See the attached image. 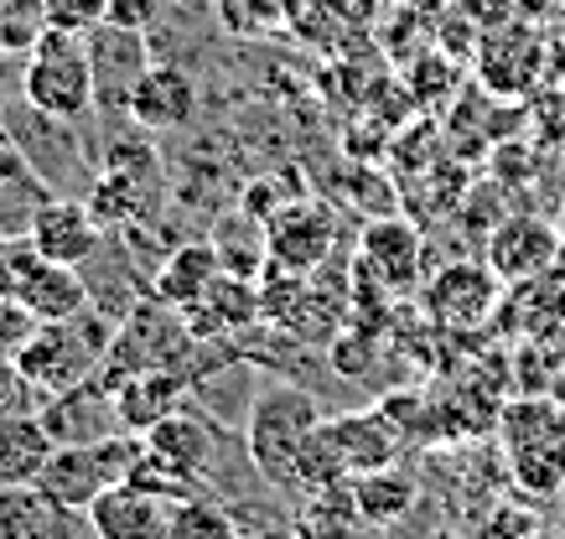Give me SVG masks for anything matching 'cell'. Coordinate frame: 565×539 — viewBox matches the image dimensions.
<instances>
[{"mask_svg":"<svg viewBox=\"0 0 565 539\" xmlns=\"http://www.w3.org/2000/svg\"><path fill=\"white\" fill-rule=\"evenodd\" d=\"M42 6H47V26L73 36H88L109 21V0H42Z\"/></svg>","mask_w":565,"mask_h":539,"instance_id":"obj_29","label":"cell"},{"mask_svg":"<svg viewBox=\"0 0 565 539\" xmlns=\"http://www.w3.org/2000/svg\"><path fill=\"white\" fill-rule=\"evenodd\" d=\"M11 105V68H6V57H0V109Z\"/></svg>","mask_w":565,"mask_h":539,"instance_id":"obj_33","label":"cell"},{"mask_svg":"<svg viewBox=\"0 0 565 539\" xmlns=\"http://www.w3.org/2000/svg\"><path fill=\"white\" fill-rule=\"evenodd\" d=\"M42 32H47L42 0H0V57H26Z\"/></svg>","mask_w":565,"mask_h":539,"instance_id":"obj_26","label":"cell"},{"mask_svg":"<svg viewBox=\"0 0 565 539\" xmlns=\"http://www.w3.org/2000/svg\"><path fill=\"white\" fill-rule=\"evenodd\" d=\"M146 446H151V452L161 456L177 477H188L192 487H203L207 477H213V467H218L223 431L203 416V410L182 405V410H172L161 425H151V431H146Z\"/></svg>","mask_w":565,"mask_h":539,"instance_id":"obj_10","label":"cell"},{"mask_svg":"<svg viewBox=\"0 0 565 539\" xmlns=\"http://www.w3.org/2000/svg\"><path fill=\"white\" fill-rule=\"evenodd\" d=\"M353 504H359L363 524H379V529H384V524H394L405 508L415 504V483L394 467L359 472V477H353Z\"/></svg>","mask_w":565,"mask_h":539,"instance_id":"obj_21","label":"cell"},{"mask_svg":"<svg viewBox=\"0 0 565 539\" xmlns=\"http://www.w3.org/2000/svg\"><path fill=\"white\" fill-rule=\"evenodd\" d=\"M115 405H120L125 431L146 435L151 425H161L172 410L188 405V374H177V368H146V374H130V379L115 389Z\"/></svg>","mask_w":565,"mask_h":539,"instance_id":"obj_15","label":"cell"},{"mask_svg":"<svg viewBox=\"0 0 565 539\" xmlns=\"http://www.w3.org/2000/svg\"><path fill=\"white\" fill-rule=\"evenodd\" d=\"M192 115H198L192 73L177 68V63H151L136 94H130V125L146 136H172V130H188Z\"/></svg>","mask_w":565,"mask_h":539,"instance_id":"obj_11","label":"cell"},{"mask_svg":"<svg viewBox=\"0 0 565 539\" xmlns=\"http://www.w3.org/2000/svg\"><path fill=\"white\" fill-rule=\"evenodd\" d=\"M0 120L11 125V136H17L26 166H32L52 192L84 197L88 182H94V166H88V151H84V140H78V125L52 120V115H42L36 105H26L21 94L0 109Z\"/></svg>","mask_w":565,"mask_h":539,"instance_id":"obj_6","label":"cell"},{"mask_svg":"<svg viewBox=\"0 0 565 539\" xmlns=\"http://www.w3.org/2000/svg\"><path fill=\"white\" fill-rule=\"evenodd\" d=\"M21 99L52 120H88L94 115V68H88L84 36L57 32V26L36 36L26 68H21Z\"/></svg>","mask_w":565,"mask_h":539,"instance_id":"obj_3","label":"cell"},{"mask_svg":"<svg viewBox=\"0 0 565 539\" xmlns=\"http://www.w3.org/2000/svg\"><path fill=\"white\" fill-rule=\"evenodd\" d=\"M327 239H332V224L327 213L296 203V208H280L275 228H265V244H270V265L280 270H307L327 255Z\"/></svg>","mask_w":565,"mask_h":539,"instance_id":"obj_18","label":"cell"},{"mask_svg":"<svg viewBox=\"0 0 565 539\" xmlns=\"http://www.w3.org/2000/svg\"><path fill=\"white\" fill-rule=\"evenodd\" d=\"M498 301V276L482 265H446L426 285V306L441 327H478Z\"/></svg>","mask_w":565,"mask_h":539,"instance_id":"obj_14","label":"cell"},{"mask_svg":"<svg viewBox=\"0 0 565 539\" xmlns=\"http://www.w3.org/2000/svg\"><path fill=\"white\" fill-rule=\"evenodd\" d=\"M42 425L57 446H88V441H104V435L125 431L120 425V405H115V389L104 384V374L73 384L63 395H47L42 400Z\"/></svg>","mask_w":565,"mask_h":539,"instance_id":"obj_8","label":"cell"},{"mask_svg":"<svg viewBox=\"0 0 565 539\" xmlns=\"http://www.w3.org/2000/svg\"><path fill=\"white\" fill-rule=\"evenodd\" d=\"M363 270L384 285V291H411L420 280V234L411 224H374L363 234Z\"/></svg>","mask_w":565,"mask_h":539,"instance_id":"obj_16","label":"cell"},{"mask_svg":"<svg viewBox=\"0 0 565 539\" xmlns=\"http://www.w3.org/2000/svg\"><path fill=\"white\" fill-rule=\"evenodd\" d=\"M0 291L17 297L36 322H68V316H78L88 306L84 270L47 260L32 244V234L0 239Z\"/></svg>","mask_w":565,"mask_h":539,"instance_id":"obj_5","label":"cell"},{"mask_svg":"<svg viewBox=\"0 0 565 539\" xmlns=\"http://www.w3.org/2000/svg\"><path fill=\"white\" fill-rule=\"evenodd\" d=\"M167 514H172V504L161 493L125 477V483L104 487L84 519L99 539H167Z\"/></svg>","mask_w":565,"mask_h":539,"instance_id":"obj_12","label":"cell"},{"mask_svg":"<svg viewBox=\"0 0 565 539\" xmlns=\"http://www.w3.org/2000/svg\"><path fill=\"white\" fill-rule=\"evenodd\" d=\"M140 452H146V435H136V431H115V435H104V441H88V446H57L47 456L42 477H36V493L57 508L88 514V504L99 498L104 487L130 477Z\"/></svg>","mask_w":565,"mask_h":539,"instance_id":"obj_4","label":"cell"},{"mask_svg":"<svg viewBox=\"0 0 565 539\" xmlns=\"http://www.w3.org/2000/svg\"><path fill=\"white\" fill-rule=\"evenodd\" d=\"M218 276H223V260L213 255V244H188V249H177L172 260L161 265V276H156V297L167 301V306L192 312Z\"/></svg>","mask_w":565,"mask_h":539,"instance_id":"obj_20","label":"cell"},{"mask_svg":"<svg viewBox=\"0 0 565 539\" xmlns=\"http://www.w3.org/2000/svg\"><path fill=\"white\" fill-rule=\"evenodd\" d=\"M84 42H88V68H94V109L109 125H130V94H136V84L156 63L146 32L104 21Z\"/></svg>","mask_w":565,"mask_h":539,"instance_id":"obj_7","label":"cell"},{"mask_svg":"<svg viewBox=\"0 0 565 539\" xmlns=\"http://www.w3.org/2000/svg\"><path fill=\"white\" fill-rule=\"evenodd\" d=\"M104 234H109V228L94 218V208H88L84 197H63V192H52L32 218V244L47 260L73 265V270H84V265L99 255Z\"/></svg>","mask_w":565,"mask_h":539,"instance_id":"obj_9","label":"cell"},{"mask_svg":"<svg viewBox=\"0 0 565 539\" xmlns=\"http://www.w3.org/2000/svg\"><path fill=\"white\" fill-rule=\"evenodd\" d=\"M353 519H359L353 477H348V483H332V487H311L296 539H353Z\"/></svg>","mask_w":565,"mask_h":539,"instance_id":"obj_22","label":"cell"},{"mask_svg":"<svg viewBox=\"0 0 565 539\" xmlns=\"http://www.w3.org/2000/svg\"><path fill=\"white\" fill-rule=\"evenodd\" d=\"M52 197V187L36 172L17 176V182H0V239H21L32 234L36 208Z\"/></svg>","mask_w":565,"mask_h":539,"instance_id":"obj_25","label":"cell"},{"mask_svg":"<svg viewBox=\"0 0 565 539\" xmlns=\"http://www.w3.org/2000/svg\"><path fill=\"white\" fill-rule=\"evenodd\" d=\"M26 172H32V166H26V157H21L11 125L0 120V182H17V176H26Z\"/></svg>","mask_w":565,"mask_h":539,"instance_id":"obj_32","label":"cell"},{"mask_svg":"<svg viewBox=\"0 0 565 539\" xmlns=\"http://www.w3.org/2000/svg\"><path fill=\"white\" fill-rule=\"evenodd\" d=\"M36 410H42V389L21 374L17 358H0V420L36 416Z\"/></svg>","mask_w":565,"mask_h":539,"instance_id":"obj_28","label":"cell"},{"mask_svg":"<svg viewBox=\"0 0 565 539\" xmlns=\"http://www.w3.org/2000/svg\"><path fill=\"white\" fill-rule=\"evenodd\" d=\"M36 327H42V322H36L17 297H6V291H0V358H17V353L32 343Z\"/></svg>","mask_w":565,"mask_h":539,"instance_id":"obj_30","label":"cell"},{"mask_svg":"<svg viewBox=\"0 0 565 539\" xmlns=\"http://www.w3.org/2000/svg\"><path fill=\"white\" fill-rule=\"evenodd\" d=\"M115 332H120V322L88 301L84 312L68 316V322H42L32 332V343L17 353V364L47 400V395H63V389L99 374L109 348H115Z\"/></svg>","mask_w":565,"mask_h":539,"instance_id":"obj_1","label":"cell"},{"mask_svg":"<svg viewBox=\"0 0 565 539\" xmlns=\"http://www.w3.org/2000/svg\"><path fill=\"white\" fill-rule=\"evenodd\" d=\"M503 446L509 452H524V446H540V441H561L565 435V416L550 400H519L503 410Z\"/></svg>","mask_w":565,"mask_h":539,"instance_id":"obj_24","label":"cell"},{"mask_svg":"<svg viewBox=\"0 0 565 539\" xmlns=\"http://www.w3.org/2000/svg\"><path fill=\"white\" fill-rule=\"evenodd\" d=\"M322 425V410L301 384H265L244 416V452L249 467L270 487H296V462Z\"/></svg>","mask_w":565,"mask_h":539,"instance_id":"obj_2","label":"cell"},{"mask_svg":"<svg viewBox=\"0 0 565 539\" xmlns=\"http://www.w3.org/2000/svg\"><path fill=\"white\" fill-rule=\"evenodd\" d=\"M161 11V0H109V21L115 26H136V32H146V21Z\"/></svg>","mask_w":565,"mask_h":539,"instance_id":"obj_31","label":"cell"},{"mask_svg":"<svg viewBox=\"0 0 565 539\" xmlns=\"http://www.w3.org/2000/svg\"><path fill=\"white\" fill-rule=\"evenodd\" d=\"M52 452H57V441L47 435L42 416L0 420V493H11V487H36V477H42Z\"/></svg>","mask_w":565,"mask_h":539,"instance_id":"obj_17","label":"cell"},{"mask_svg":"<svg viewBox=\"0 0 565 539\" xmlns=\"http://www.w3.org/2000/svg\"><path fill=\"white\" fill-rule=\"evenodd\" d=\"M555 249H561V234L545 224V218H503V224L488 234V270L498 280H534L545 276L550 265H555Z\"/></svg>","mask_w":565,"mask_h":539,"instance_id":"obj_13","label":"cell"},{"mask_svg":"<svg viewBox=\"0 0 565 539\" xmlns=\"http://www.w3.org/2000/svg\"><path fill=\"white\" fill-rule=\"evenodd\" d=\"M327 431H332L338 452H343L348 477L394 467V425H390V416H374V410H348V416L327 420Z\"/></svg>","mask_w":565,"mask_h":539,"instance_id":"obj_19","label":"cell"},{"mask_svg":"<svg viewBox=\"0 0 565 539\" xmlns=\"http://www.w3.org/2000/svg\"><path fill=\"white\" fill-rule=\"evenodd\" d=\"M509 456H514L519 487H530V493H561V483H565V435L561 441L524 446V452H509Z\"/></svg>","mask_w":565,"mask_h":539,"instance_id":"obj_27","label":"cell"},{"mask_svg":"<svg viewBox=\"0 0 565 539\" xmlns=\"http://www.w3.org/2000/svg\"><path fill=\"white\" fill-rule=\"evenodd\" d=\"M167 539H239V524L223 504H213V493H188L167 514Z\"/></svg>","mask_w":565,"mask_h":539,"instance_id":"obj_23","label":"cell"}]
</instances>
